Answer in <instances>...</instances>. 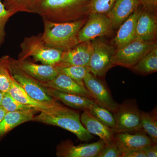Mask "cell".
I'll return each mask as SVG.
<instances>
[{
	"label": "cell",
	"mask_w": 157,
	"mask_h": 157,
	"mask_svg": "<svg viewBox=\"0 0 157 157\" xmlns=\"http://www.w3.org/2000/svg\"><path fill=\"white\" fill-rule=\"evenodd\" d=\"M31 13L56 23L86 19L90 13V0H37Z\"/></svg>",
	"instance_id": "1"
},
{
	"label": "cell",
	"mask_w": 157,
	"mask_h": 157,
	"mask_svg": "<svg viewBox=\"0 0 157 157\" xmlns=\"http://www.w3.org/2000/svg\"><path fill=\"white\" fill-rule=\"evenodd\" d=\"M87 18L63 23L52 22L42 19L44 24L42 39L48 46L66 51L79 43L78 32Z\"/></svg>",
	"instance_id": "2"
},
{
	"label": "cell",
	"mask_w": 157,
	"mask_h": 157,
	"mask_svg": "<svg viewBox=\"0 0 157 157\" xmlns=\"http://www.w3.org/2000/svg\"><path fill=\"white\" fill-rule=\"evenodd\" d=\"M32 121L64 129L76 135L81 141H88L94 137L82 124L79 112L63 105L53 113L40 112L35 115Z\"/></svg>",
	"instance_id": "3"
},
{
	"label": "cell",
	"mask_w": 157,
	"mask_h": 157,
	"mask_svg": "<svg viewBox=\"0 0 157 157\" xmlns=\"http://www.w3.org/2000/svg\"><path fill=\"white\" fill-rule=\"evenodd\" d=\"M18 59L33 57L43 64L57 66L61 61L63 52L46 45L42 39V33L25 37L21 43Z\"/></svg>",
	"instance_id": "4"
},
{
	"label": "cell",
	"mask_w": 157,
	"mask_h": 157,
	"mask_svg": "<svg viewBox=\"0 0 157 157\" xmlns=\"http://www.w3.org/2000/svg\"><path fill=\"white\" fill-rule=\"evenodd\" d=\"M91 41L93 51L89 66L90 71L95 76L103 77L113 67L112 59L116 49L99 38Z\"/></svg>",
	"instance_id": "5"
},
{
	"label": "cell",
	"mask_w": 157,
	"mask_h": 157,
	"mask_svg": "<svg viewBox=\"0 0 157 157\" xmlns=\"http://www.w3.org/2000/svg\"><path fill=\"white\" fill-rule=\"evenodd\" d=\"M156 44L135 39L122 48L116 49L112 59L113 67L132 68Z\"/></svg>",
	"instance_id": "6"
},
{
	"label": "cell",
	"mask_w": 157,
	"mask_h": 157,
	"mask_svg": "<svg viewBox=\"0 0 157 157\" xmlns=\"http://www.w3.org/2000/svg\"><path fill=\"white\" fill-rule=\"evenodd\" d=\"M140 109L135 102L127 101L120 105L113 113L115 121V133L143 131Z\"/></svg>",
	"instance_id": "7"
},
{
	"label": "cell",
	"mask_w": 157,
	"mask_h": 157,
	"mask_svg": "<svg viewBox=\"0 0 157 157\" xmlns=\"http://www.w3.org/2000/svg\"><path fill=\"white\" fill-rule=\"evenodd\" d=\"M112 23L105 14L90 13L78 33V42L92 41L109 36L113 31Z\"/></svg>",
	"instance_id": "8"
},
{
	"label": "cell",
	"mask_w": 157,
	"mask_h": 157,
	"mask_svg": "<svg viewBox=\"0 0 157 157\" xmlns=\"http://www.w3.org/2000/svg\"><path fill=\"white\" fill-rule=\"evenodd\" d=\"M83 81L85 87L89 91L93 99L97 104L113 113L116 111L119 104L113 100L107 86L99 77L89 72L86 75Z\"/></svg>",
	"instance_id": "9"
},
{
	"label": "cell",
	"mask_w": 157,
	"mask_h": 157,
	"mask_svg": "<svg viewBox=\"0 0 157 157\" xmlns=\"http://www.w3.org/2000/svg\"><path fill=\"white\" fill-rule=\"evenodd\" d=\"M11 63L13 78L31 98L42 102H52L56 100L48 94L45 90V86H42L40 82L15 66L11 62Z\"/></svg>",
	"instance_id": "10"
},
{
	"label": "cell",
	"mask_w": 157,
	"mask_h": 157,
	"mask_svg": "<svg viewBox=\"0 0 157 157\" xmlns=\"http://www.w3.org/2000/svg\"><path fill=\"white\" fill-rule=\"evenodd\" d=\"M106 145L101 139L94 143L76 146L70 140H65L57 146L56 155L59 157H97Z\"/></svg>",
	"instance_id": "11"
},
{
	"label": "cell",
	"mask_w": 157,
	"mask_h": 157,
	"mask_svg": "<svg viewBox=\"0 0 157 157\" xmlns=\"http://www.w3.org/2000/svg\"><path fill=\"white\" fill-rule=\"evenodd\" d=\"M11 61L25 73L41 82H46L52 80L59 73L57 66L38 64L25 59H14L11 58Z\"/></svg>",
	"instance_id": "12"
},
{
	"label": "cell",
	"mask_w": 157,
	"mask_h": 157,
	"mask_svg": "<svg viewBox=\"0 0 157 157\" xmlns=\"http://www.w3.org/2000/svg\"><path fill=\"white\" fill-rule=\"evenodd\" d=\"M9 92L15 100L21 104L33 107L37 111L52 113L56 112L62 106L56 100L52 102H42L35 100L29 96L14 78L11 81Z\"/></svg>",
	"instance_id": "13"
},
{
	"label": "cell",
	"mask_w": 157,
	"mask_h": 157,
	"mask_svg": "<svg viewBox=\"0 0 157 157\" xmlns=\"http://www.w3.org/2000/svg\"><path fill=\"white\" fill-rule=\"evenodd\" d=\"M114 141L122 155L130 151L141 149L154 144L143 131L116 133Z\"/></svg>",
	"instance_id": "14"
},
{
	"label": "cell",
	"mask_w": 157,
	"mask_h": 157,
	"mask_svg": "<svg viewBox=\"0 0 157 157\" xmlns=\"http://www.w3.org/2000/svg\"><path fill=\"white\" fill-rule=\"evenodd\" d=\"M92 51V41L79 42L72 48L63 52L61 61L57 66L89 67Z\"/></svg>",
	"instance_id": "15"
},
{
	"label": "cell",
	"mask_w": 157,
	"mask_h": 157,
	"mask_svg": "<svg viewBox=\"0 0 157 157\" xmlns=\"http://www.w3.org/2000/svg\"><path fill=\"white\" fill-rule=\"evenodd\" d=\"M157 33L156 13L143 8L136 24L135 39L144 42H154L156 38Z\"/></svg>",
	"instance_id": "16"
},
{
	"label": "cell",
	"mask_w": 157,
	"mask_h": 157,
	"mask_svg": "<svg viewBox=\"0 0 157 157\" xmlns=\"http://www.w3.org/2000/svg\"><path fill=\"white\" fill-rule=\"evenodd\" d=\"M80 121L88 132L100 137L106 144L114 141V131L95 117L89 109L84 110L80 116Z\"/></svg>",
	"instance_id": "17"
},
{
	"label": "cell",
	"mask_w": 157,
	"mask_h": 157,
	"mask_svg": "<svg viewBox=\"0 0 157 157\" xmlns=\"http://www.w3.org/2000/svg\"><path fill=\"white\" fill-rule=\"evenodd\" d=\"M141 7L140 5L120 26L117 33L112 40L116 49L122 48L135 40L137 19L143 9L142 6Z\"/></svg>",
	"instance_id": "18"
},
{
	"label": "cell",
	"mask_w": 157,
	"mask_h": 157,
	"mask_svg": "<svg viewBox=\"0 0 157 157\" xmlns=\"http://www.w3.org/2000/svg\"><path fill=\"white\" fill-rule=\"evenodd\" d=\"M45 87L51 88L63 92L76 94L93 99L89 91L69 76L59 73L54 79L46 82H41Z\"/></svg>",
	"instance_id": "19"
},
{
	"label": "cell",
	"mask_w": 157,
	"mask_h": 157,
	"mask_svg": "<svg viewBox=\"0 0 157 157\" xmlns=\"http://www.w3.org/2000/svg\"><path fill=\"white\" fill-rule=\"evenodd\" d=\"M45 89L54 99L74 109L90 110L95 103L93 99L80 95L63 92L49 87H45Z\"/></svg>",
	"instance_id": "20"
},
{
	"label": "cell",
	"mask_w": 157,
	"mask_h": 157,
	"mask_svg": "<svg viewBox=\"0 0 157 157\" xmlns=\"http://www.w3.org/2000/svg\"><path fill=\"white\" fill-rule=\"evenodd\" d=\"M140 5L138 0H116L112 9L107 14L113 29L119 27Z\"/></svg>",
	"instance_id": "21"
},
{
	"label": "cell",
	"mask_w": 157,
	"mask_h": 157,
	"mask_svg": "<svg viewBox=\"0 0 157 157\" xmlns=\"http://www.w3.org/2000/svg\"><path fill=\"white\" fill-rule=\"evenodd\" d=\"M35 109L7 112L0 122V141L8 133L21 124L32 121L36 113Z\"/></svg>",
	"instance_id": "22"
},
{
	"label": "cell",
	"mask_w": 157,
	"mask_h": 157,
	"mask_svg": "<svg viewBox=\"0 0 157 157\" xmlns=\"http://www.w3.org/2000/svg\"><path fill=\"white\" fill-rule=\"evenodd\" d=\"M142 74H149L157 71V45L155 46L132 68Z\"/></svg>",
	"instance_id": "23"
},
{
	"label": "cell",
	"mask_w": 157,
	"mask_h": 157,
	"mask_svg": "<svg viewBox=\"0 0 157 157\" xmlns=\"http://www.w3.org/2000/svg\"><path fill=\"white\" fill-rule=\"evenodd\" d=\"M140 120L142 130L151 138L153 143H157V118L156 109L151 113L141 111Z\"/></svg>",
	"instance_id": "24"
},
{
	"label": "cell",
	"mask_w": 157,
	"mask_h": 157,
	"mask_svg": "<svg viewBox=\"0 0 157 157\" xmlns=\"http://www.w3.org/2000/svg\"><path fill=\"white\" fill-rule=\"evenodd\" d=\"M11 70V57L4 56L0 58V90L9 92L13 79Z\"/></svg>",
	"instance_id": "25"
},
{
	"label": "cell",
	"mask_w": 157,
	"mask_h": 157,
	"mask_svg": "<svg viewBox=\"0 0 157 157\" xmlns=\"http://www.w3.org/2000/svg\"><path fill=\"white\" fill-rule=\"evenodd\" d=\"M58 67L59 70V73L67 75L79 84L85 86L83 80L87 73L90 72L89 67L81 66Z\"/></svg>",
	"instance_id": "26"
},
{
	"label": "cell",
	"mask_w": 157,
	"mask_h": 157,
	"mask_svg": "<svg viewBox=\"0 0 157 157\" xmlns=\"http://www.w3.org/2000/svg\"><path fill=\"white\" fill-rule=\"evenodd\" d=\"M89 110L95 117L104 124L112 129L114 132L115 128V119L110 111L99 106L96 102Z\"/></svg>",
	"instance_id": "27"
},
{
	"label": "cell",
	"mask_w": 157,
	"mask_h": 157,
	"mask_svg": "<svg viewBox=\"0 0 157 157\" xmlns=\"http://www.w3.org/2000/svg\"><path fill=\"white\" fill-rule=\"evenodd\" d=\"M37 0H4V4L7 10L15 14L17 12L31 13Z\"/></svg>",
	"instance_id": "28"
},
{
	"label": "cell",
	"mask_w": 157,
	"mask_h": 157,
	"mask_svg": "<svg viewBox=\"0 0 157 157\" xmlns=\"http://www.w3.org/2000/svg\"><path fill=\"white\" fill-rule=\"evenodd\" d=\"M0 106L2 107L7 112L35 109L33 107L21 104L15 100L11 96L9 92L3 93L2 99Z\"/></svg>",
	"instance_id": "29"
},
{
	"label": "cell",
	"mask_w": 157,
	"mask_h": 157,
	"mask_svg": "<svg viewBox=\"0 0 157 157\" xmlns=\"http://www.w3.org/2000/svg\"><path fill=\"white\" fill-rule=\"evenodd\" d=\"M116 0H90V13L107 15L114 6Z\"/></svg>",
	"instance_id": "30"
},
{
	"label": "cell",
	"mask_w": 157,
	"mask_h": 157,
	"mask_svg": "<svg viewBox=\"0 0 157 157\" xmlns=\"http://www.w3.org/2000/svg\"><path fill=\"white\" fill-rule=\"evenodd\" d=\"M14 13L7 10L0 0V48L4 44L6 36V27L9 18Z\"/></svg>",
	"instance_id": "31"
},
{
	"label": "cell",
	"mask_w": 157,
	"mask_h": 157,
	"mask_svg": "<svg viewBox=\"0 0 157 157\" xmlns=\"http://www.w3.org/2000/svg\"><path fill=\"white\" fill-rule=\"evenodd\" d=\"M122 153L115 141L106 144L100 151L97 157H121Z\"/></svg>",
	"instance_id": "32"
},
{
	"label": "cell",
	"mask_w": 157,
	"mask_h": 157,
	"mask_svg": "<svg viewBox=\"0 0 157 157\" xmlns=\"http://www.w3.org/2000/svg\"><path fill=\"white\" fill-rule=\"evenodd\" d=\"M144 9L156 13L157 8V0H138Z\"/></svg>",
	"instance_id": "33"
},
{
	"label": "cell",
	"mask_w": 157,
	"mask_h": 157,
	"mask_svg": "<svg viewBox=\"0 0 157 157\" xmlns=\"http://www.w3.org/2000/svg\"><path fill=\"white\" fill-rule=\"evenodd\" d=\"M141 149L145 153L147 157H157V144H153L151 145L144 147Z\"/></svg>",
	"instance_id": "34"
},
{
	"label": "cell",
	"mask_w": 157,
	"mask_h": 157,
	"mask_svg": "<svg viewBox=\"0 0 157 157\" xmlns=\"http://www.w3.org/2000/svg\"><path fill=\"white\" fill-rule=\"evenodd\" d=\"M121 157H147L142 149L134 150L126 152L122 155Z\"/></svg>",
	"instance_id": "35"
},
{
	"label": "cell",
	"mask_w": 157,
	"mask_h": 157,
	"mask_svg": "<svg viewBox=\"0 0 157 157\" xmlns=\"http://www.w3.org/2000/svg\"><path fill=\"white\" fill-rule=\"evenodd\" d=\"M6 111L2 107L0 106V122L3 119L6 113Z\"/></svg>",
	"instance_id": "36"
},
{
	"label": "cell",
	"mask_w": 157,
	"mask_h": 157,
	"mask_svg": "<svg viewBox=\"0 0 157 157\" xmlns=\"http://www.w3.org/2000/svg\"><path fill=\"white\" fill-rule=\"evenodd\" d=\"M3 95V93L0 90V105H1V102H2V99Z\"/></svg>",
	"instance_id": "37"
}]
</instances>
